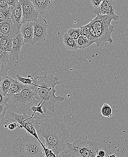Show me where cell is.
<instances>
[{"label":"cell","instance_id":"obj_1","mask_svg":"<svg viewBox=\"0 0 128 157\" xmlns=\"http://www.w3.org/2000/svg\"><path fill=\"white\" fill-rule=\"evenodd\" d=\"M34 125L39 138L45 141L46 148L60 155L66 151L70 134L62 120L44 115L34 117Z\"/></svg>","mask_w":128,"mask_h":157},{"label":"cell","instance_id":"obj_2","mask_svg":"<svg viewBox=\"0 0 128 157\" xmlns=\"http://www.w3.org/2000/svg\"><path fill=\"white\" fill-rule=\"evenodd\" d=\"M34 81L41 101L43 104L44 113L48 111L56 112L59 103L65 100L64 97L55 96V86L60 84L58 77L52 74H45L43 76H36Z\"/></svg>","mask_w":128,"mask_h":157},{"label":"cell","instance_id":"obj_3","mask_svg":"<svg viewBox=\"0 0 128 157\" xmlns=\"http://www.w3.org/2000/svg\"><path fill=\"white\" fill-rule=\"evenodd\" d=\"M44 146L24 130L13 140L11 148L14 157H45Z\"/></svg>","mask_w":128,"mask_h":157},{"label":"cell","instance_id":"obj_4","mask_svg":"<svg viewBox=\"0 0 128 157\" xmlns=\"http://www.w3.org/2000/svg\"><path fill=\"white\" fill-rule=\"evenodd\" d=\"M112 21L107 16L97 15L86 25L89 29L94 43L96 44L97 46H104L108 43L111 44L113 42L111 36L114 27L111 25Z\"/></svg>","mask_w":128,"mask_h":157},{"label":"cell","instance_id":"obj_5","mask_svg":"<svg viewBox=\"0 0 128 157\" xmlns=\"http://www.w3.org/2000/svg\"><path fill=\"white\" fill-rule=\"evenodd\" d=\"M36 86H25L24 89L18 94L6 95V105L10 107H17L22 111H29L33 106H37L41 101Z\"/></svg>","mask_w":128,"mask_h":157},{"label":"cell","instance_id":"obj_6","mask_svg":"<svg viewBox=\"0 0 128 157\" xmlns=\"http://www.w3.org/2000/svg\"><path fill=\"white\" fill-rule=\"evenodd\" d=\"M99 151L94 141L80 137L73 143L69 142L64 157H96Z\"/></svg>","mask_w":128,"mask_h":157},{"label":"cell","instance_id":"obj_7","mask_svg":"<svg viewBox=\"0 0 128 157\" xmlns=\"http://www.w3.org/2000/svg\"><path fill=\"white\" fill-rule=\"evenodd\" d=\"M9 116L10 122H14L17 124L18 123L20 124L18 128L24 129L27 133L36 138L40 143H42L38 137L37 131L34 127V118L35 117H32L31 116L29 117L24 112L22 115H19L10 112L9 113Z\"/></svg>","mask_w":128,"mask_h":157},{"label":"cell","instance_id":"obj_8","mask_svg":"<svg viewBox=\"0 0 128 157\" xmlns=\"http://www.w3.org/2000/svg\"><path fill=\"white\" fill-rule=\"evenodd\" d=\"M30 23L34 28V44H40L45 41L47 36V28L48 27L46 20L40 18Z\"/></svg>","mask_w":128,"mask_h":157},{"label":"cell","instance_id":"obj_9","mask_svg":"<svg viewBox=\"0 0 128 157\" xmlns=\"http://www.w3.org/2000/svg\"><path fill=\"white\" fill-rule=\"evenodd\" d=\"M116 4L111 0H104L102 1L101 5L97 8H95L93 13L102 16L109 17L114 21H117L119 19V17L115 13L116 10Z\"/></svg>","mask_w":128,"mask_h":157},{"label":"cell","instance_id":"obj_10","mask_svg":"<svg viewBox=\"0 0 128 157\" xmlns=\"http://www.w3.org/2000/svg\"><path fill=\"white\" fill-rule=\"evenodd\" d=\"M22 9V23H31L38 19V13L33 3L30 0L19 1Z\"/></svg>","mask_w":128,"mask_h":157},{"label":"cell","instance_id":"obj_11","mask_svg":"<svg viewBox=\"0 0 128 157\" xmlns=\"http://www.w3.org/2000/svg\"><path fill=\"white\" fill-rule=\"evenodd\" d=\"M0 31L4 36L10 39H13L21 34L20 29L13 23L10 19L0 23Z\"/></svg>","mask_w":128,"mask_h":157},{"label":"cell","instance_id":"obj_12","mask_svg":"<svg viewBox=\"0 0 128 157\" xmlns=\"http://www.w3.org/2000/svg\"><path fill=\"white\" fill-rule=\"evenodd\" d=\"M39 15H43L46 12L53 9L55 6L54 2L51 0H31Z\"/></svg>","mask_w":128,"mask_h":157},{"label":"cell","instance_id":"obj_13","mask_svg":"<svg viewBox=\"0 0 128 157\" xmlns=\"http://www.w3.org/2000/svg\"><path fill=\"white\" fill-rule=\"evenodd\" d=\"M20 32L23 38L24 44H34V28L30 23L22 24L20 28Z\"/></svg>","mask_w":128,"mask_h":157},{"label":"cell","instance_id":"obj_14","mask_svg":"<svg viewBox=\"0 0 128 157\" xmlns=\"http://www.w3.org/2000/svg\"><path fill=\"white\" fill-rule=\"evenodd\" d=\"M12 48L10 55L12 59L14 61L18 59L22 47L25 44L23 38L21 34L12 39Z\"/></svg>","mask_w":128,"mask_h":157},{"label":"cell","instance_id":"obj_15","mask_svg":"<svg viewBox=\"0 0 128 157\" xmlns=\"http://www.w3.org/2000/svg\"><path fill=\"white\" fill-rule=\"evenodd\" d=\"M10 19L13 23L20 29L22 24V9L20 2L17 3L15 7H11Z\"/></svg>","mask_w":128,"mask_h":157},{"label":"cell","instance_id":"obj_16","mask_svg":"<svg viewBox=\"0 0 128 157\" xmlns=\"http://www.w3.org/2000/svg\"><path fill=\"white\" fill-rule=\"evenodd\" d=\"M63 42L65 47L69 50L73 51L79 49L76 40L70 37L66 32L64 35Z\"/></svg>","mask_w":128,"mask_h":157},{"label":"cell","instance_id":"obj_17","mask_svg":"<svg viewBox=\"0 0 128 157\" xmlns=\"http://www.w3.org/2000/svg\"><path fill=\"white\" fill-rule=\"evenodd\" d=\"M14 79L8 76H5L2 78L0 85V90L5 95H6L8 93L10 87Z\"/></svg>","mask_w":128,"mask_h":157},{"label":"cell","instance_id":"obj_18","mask_svg":"<svg viewBox=\"0 0 128 157\" xmlns=\"http://www.w3.org/2000/svg\"><path fill=\"white\" fill-rule=\"evenodd\" d=\"M12 39H10L9 37L4 36L1 39L0 42V48L2 52H10L12 48Z\"/></svg>","mask_w":128,"mask_h":157},{"label":"cell","instance_id":"obj_19","mask_svg":"<svg viewBox=\"0 0 128 157\" xmlns=\"http://www.w3.org/2000/svg\"><path fill=\"white\" fill-rule=\"evenodd\" d=\"M25 85L19 82L18 80L14 79L13 82L10 85L7 94L14 95L20 93L24 88Z\"/></svg>","mask_w":128,"mask_h":157},{"label":"cell","instance_id":"obj_20","mask_svg":"<svg viewBox=\"0 0 128 157\" xmlns=\"http://www.w3.org/2000/svg\"><path fill=\"white\" fill-rule=\"evenodd\" d=\"M79 49H84L91 45L90 41L86 37L81 36L76 40Z\"/></svg>","mask_w":128,"mask_h":157},{"label":"cell","instance_id":"obj_21","mask_svg":"<svg viewBox=\"0 0 128 157\" xmlns=\"http://www.w3.org/2000/svg\"><path fill=\"white\" fill-rule=\"evenodd\" d=\"M17 78L19 82L26 85L35 86L34 78L31 75H29L27 78H23L19 74H17Z\"/></svg>","mask_w":128,"mask_h":157},{"label":"cell","instance_id":"obj_22","mask_svg":"<svg viewBox=\"0 0 128 157\" xmlns=\"http://www.w3.org/2000/svg\"><path fill=\"white\" fill-rule=\"evenodd\" d=\"M101 115L105 117L110 118L112 116V109L108 104H104L101 108Z\"/></svg>","mask_w":128,"mask_h":157},{"label":"cell","instance_id":"obj_23","mask_svg":"<svg viewBox=\"0 0 128 157\" xmlns=\"http://www.w3.org/2000/svg\"><path fill=\"white\" fill-rule=\"evenodd\" d=\"M66 33L70 37L75 40L81 36L80 28L70 29L67 31Z\"/></svg>","mask_w":128,"mask_h":157},{"label":"cell","instance_id":"obj_24","mask_svg":"<svg viewBox=\"0 0 128 157\" xmlns=\"http://www.w3.org/2000/svg\"><path fill=\"white\" fill-rule=\"evenodd\" d=\"M43 104L42 101H40V102L38 104L37 106H33L30 108L29 111H33V114L31 115V117H34L35 116V113L38 112V113H40L42 114V116L44 115V112L43 110Z\"/></svg>","mask_w":128,"mask_h":157},{"label":"cell","instance_id":"obj_25","mask_svg":"<svg viewBox=\"0 0 128 157\" xmlns=\"http://www.w3.org/2000/svg\"><path fill=\"white\" fill-rule=\"evenodd\" d=\"M80 29L81 36L86 37L89 40L91 41L92 40V37L91 34H90L89 29L88 28L86 25L81 26Z\"/></svg>","mask_w":128,"mask_h":157},{"label":"cell","instance_id":"obj_26","mask_svg":"<svg viewBox=\"0 0 128 157\" xmlns=\"http://www.w3.org/2000/svg\"><path fill=\"white\" fill-rule=\"evenodd\" d=\"M9 68L6 64L0 63V78L7 76Z\"/></svg>","mask_w":128,"mask_h":157},{"label":"cell","instance_id":"obj_27","mask_svg":"<svg viewBox=\"0 0 128 157\" xmlns=\"http://www.w3.org/2000/svg\"><path fill=\"white\" fill-rule=\"evenodd\" d=\"M8 108L9 107L5 104L0 105V124L3 121L6 111Z\"/></svg>","mask_w":128,"mask_h":157},{"label":"cell","instance_id":"obj_28","mask_svg":"<svg viewBox=\"0 0 128 157\" xmlns=\"http://www.w3.org/2000/svg\"><path fill=\"white\" fill-rule=\"evenodd\" d=\"M44 150L45 157H64L55 154L52 150L46 148L44 146L43 147Z\"/></svg>","mask_w":128,"mask_h":157},{"label":"cell","instance_id":"obj_29","mask_svg":"<svg viewBox=\"0 0 128 157\" xmlns=\"http://www.w3.org/2000/svg\"><path fill=\"white\" fill-rule=\"evenodd\" d=\"M7 127L9 130H13L16 129L17 127H18V125L17 123L14 122H10L7 125Z\"/></svg>","mask_w":128,"mask_h":157},{"label":"cell","instance_id":"obj_30","mask_svg":"<svg viewBox=\"0 0 128 157\" xmlns=\"http://www.w3.org/2000/svg\"><path fill=\"white\" fill-rule=\"evenodd\" d=\"M102 0H91V3L95 8H97L101 5L102 2Z\"/></svg>","mask_w":128,"mask_h":157},{"label":"cell","instance_id":"obj_31","mask_svg":"<svg viewBox=\"0 0 128 157\" xmlns=\"http://www.w3.org/2000/svg\"><path fill=\"white\" fill-rule=\"evenodd\" d=\"M7 4L9 7H15L18 2H19V0H6Z\"/></svg>","mask_w":128,"mask_h":157},{"label":"cell","instance_id":"obj_32","mask_svg":"<svg viewBox=\"0 0 128 157\" xmlns=\"http://www.w3.org/2000/svg\"><path fill=\"white\" fill-rule=\"evenodd\" d=\"M6 101V95L0 90V105L5 104Z\"/></svg>","mask_w":128,"mask_h":157},{"label":"cell","instance_id":"obj_33","mask_svg":"<svg viewBox=\"0 0 128 157\" xmlns=\"http://www.w3.org/2000/svg\"><path fill=\"white\" fill-rule=\"evenodd\" d=\"M6 20V18L5 15L2 11H0V23Z\"/></svg>","mask_w":128,"mask_h":157},{"label":"cell","instance_id":"obj_34","mask_svg":"<svg viewBox=\"0 0 128 157\" xmlns=\"http://www.w3.org/2000/svg\"><path fill=\"white\" fill-rule=\"evenodd\" d=\"M98 155L100 156L101 157H105L106 155V153L104 150H100L98 151Z\"/></svg>","mask_w":128,"mask_h":157},{"label":"cell","instance_id":"obj_35","mask_svg":"<svg viewBox=\"0 0 128 157\" xmlns=\"http://www.w3.org/2000/svg\"><path fill=\"white\" fill-rule=\"evenodd\" d=\"M108 157H117V156H116V154H114L113 155H110L108 156Z\"/></svg>","mask_w":128,"mask_h":157},{"label":"cell","instance_id":"obj_36","mask_svg":"<svg viewBox=\"0 0 128 157\" xmlns=\"http://www.w3.org/2000/svg\"><path fill=\"white\" fill-rule=\"evenodd\" d=\"M4 35L1 33V31H0V39H2V38L3 36Z\"/></svg>","mask_w":128,"mask_h":157},{"label":"cell","instance_id":"obj_37","mask_svg":"<svg viewBox=\"0 0 128 157\" xmlns=\"http://www.w3.org/2000/svg\"><path fill=\"white\" fill-rule=\"evenodd\" d=\"M3 52H2V50H1V48H0V55H1V54H2Z\"/></svg>","mask_w":128,"mask_h":157},{"label":"cell","instance_id":"obj_38","mask_svg":"<svg viewBox=\"0 0 128 157\" xmlns=\"http://www.w3.org/2000/svg\"><path fill=\"white\" fill-rule=\"evenodd\" d=\"M2 78H0V85H1V81H2Z\"/></svg>","mask_w":128,"mask_h":157},{"label":"cell","instance_id":"obj_39","mask_svg":"<svg viewBox=\"0 0 128 157\" xmlns=\"http://www.w3.org/2000/svg\"><path fill=\"white\" fill-rule=\"evenodd\" d=\"M96 157H101L100 156L98 155H97L96 156Z\"/></svg>","mask_w":128,"mask_h":157},{"label":"cell","instance_id":"obj_40","mask_svg":"<svg viewBox=\"0 0 128 157\" xmlns=\"http://www.w3.org/2000/svg\"><path fill=\"white\" fill-rule=\"evenodd\" d=\"M0 42H1V39H0Z\"/></svg>","mask_w":128,"mask_h":157}]
</instances>
